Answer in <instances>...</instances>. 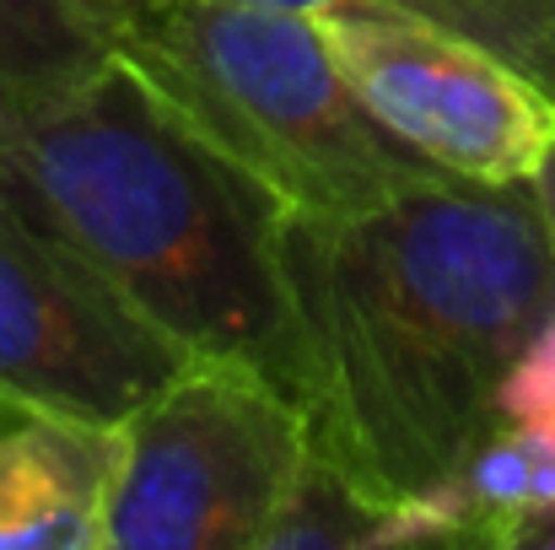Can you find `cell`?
Here are the masks:
<instances>
[{
	"label": "cell",
	"instance_id": "obj_9",
	"mask_svg": "<svg viewBox=\"0 0 555 550\" xmlns=\"http://www.w3.org/2000/svg\"><path fill=\"white\" fill-rule=\"evenodd\" d=\"M275 5H297V11H319L330 0H275ZM377 5H393V11H410V16H426V22H442L453 33H469L480 43H491L496 54H507L513 65L529 54L551 0H377ZM524 71V65H518Z\"/></svg>",
	"mask_w": 555,
	"mask_h": 550
},
{
	"label": "cell",
	"instance_id": "obj_10",
	"mask_svg": "<svg viewBox=\"0 0 555 550\" xmlns=\"http://www.w3.org/2000/svg\"><path fill=\"white\" fill-rule=\"evenodd\" d=\"M502 415L555 426V324H545V335L518 357L507 388H502Z\"/></svg>",
	"mask_w": 555,
	"mask_h": 550
},
{
	"label": "cell",
	"instance_id": "obj_2",
	"mask_svg": "<svg viewBox=\"0 0 555 550\" xmlns=\"http://www.w3.org/2000/svg\"><path fill=\"white\" fill-rule=\"evenodd\" d=\"M0 194L194 357L259 367L302 405L281 210L130 71L0 103Z\"/></svg>",
	"mask_w": 555,
	"mask_h": 550
},
{
	"label": "cell",
	"instance_id": "obj_3",
	"mask_svg": "<svg viewBox=\"0 0 555 550\" xmlns=\"http://www.w3.org/2000/svg\"><path fill=\"white\" fill-rule=\"evenodd\" d=\"M114 60L281 216H362L442 179L346 81L313 11L275 0H119Z\"/></svg>",
	"mask_w": 555,
	"mask_h": 550
},
{
	"label": "cell",
	"instance_id": "obj_11",
	"mask_svg": "<svg viewBox=\"0 0 555 550\" xmlns=\"http://www.w3.org/2000/svg\"><path fill=\"white\" fill-rule=\"evenodd\" d=\"M518 65L555 98V0H551V11H545V22H540V33H534V43H529V54Z\"/></svg>",
	"mask_w": 555,
	"mask_h": 550
},
{
	"label": "cell",
	"instance_id": "obj_4",
	"mask_svg": "<svg viewBox=\"0 0 555 550\" xmlns=\"http://www.w3.org/2000/svg\"><path fill=\"white\" fill-rule=\"evenodd\" d=\"M114 432L103 550H264L313 453L297 394L227 357H194Z\"/></svg>",
	"mask_w": 555,
	"mask_h": 550
},
{
	"label": "cell",
	"instance_id": "obj_7",
	"mask_svg": "<svg viewBox=\"0 0 555 550\" xmlns=\"http://www.w3.org/2000/svg\"><path fill=\"white\" fill-rule=\"evenodd\" d=\"M119 432L70 415L0 426V550H103Z\"/></svg>",
	"mask_w": 555,
	"mask_h": 550
},
{
	"label": "cell",
	"instance_id": "obj_8",
	"mask_svg": "<svg viewBox=\"0 0 555 550\" xmlns=\"http://www.w3.org/2000/svg\"><path fill=\"white\" fill-rule=\"evenodd\" d=\"M119 0H0V103L54 98L114 65Z\"/></svg>",
	"mask_w": 555,
	"mask_h": 550
},
{
	"label": "cell",
	"instance_id": "obj_6",
	"mask_svg": "<svg viewBox=\"0 0 555 550\" xmlns=\"http://www.w3.org/2000/svg\"><path fill=\"white\" fill-rule=\"evenodd\" d=\"M189 362L194 351L0 194V426L22 415L119 426Z\"/></svg>",
	"mask_w": 555,
	"mask_h": 550
},
{
	"label": "cell",
	"instance_id": "obj_12",
	"mask_svg": "<svg viewBox=\"0 0 555 550\" xmlns=\"http://www.w3.org/2000/svg\"><path fill=\"white\" fill-rule=\"evenodd\" d=\"M513 550H555V508L551 513H540V519H529V524L518 529Z\"/></svg>",
	"mask_w": 555,
	"mask_h": 550
},
{
	"label": "cell",
	"instance_id": "obj_1",
	"mask_svg": "<svg viewBox=\"0 0 555 550\" xmlns=\"http://www.w3.org/2000/svg\"><path fill=\"white\" fill-rule=\"evenodd\" d=\"M281 276L313 453L388 519L502 421L513 367L555 324L534 179L442 174L362 216H281Z\"/></svg>",
	"mask_w": 555,
	"mask_h": 550
},
{
	"label": "cell",
	"instance_id": "obj_5",
	"mask_svg": "<svg viewBox=\"0 0 555 550\" xmlns=\"http://www.w3.org/2000/svg\"><path fill=\"white\" fill-rule=\"evenodd\" d=\"M367 114L453 179H534L555 146V98L491 43L442 22L330 0L313 11Z\"/></svg>",
	"mask_w": 555,
	"mask_h": 550
},
{
	"label": "cell",
	"instance_id": "obj_13",
	"mask_svg": "<svg viewBox=\"0 0 555 550\" xmlns=\"http://www.w3.org/2000/svg\"><path fill=\"white\" fill-rule=\"evenodd\" d=\"M534 194H540V210H545L551 238H555V146H551V157L540 163V174H534Z\"/></svg>",
	"mask_w": 555,
	"mask_h": 550
}]
</instances>
